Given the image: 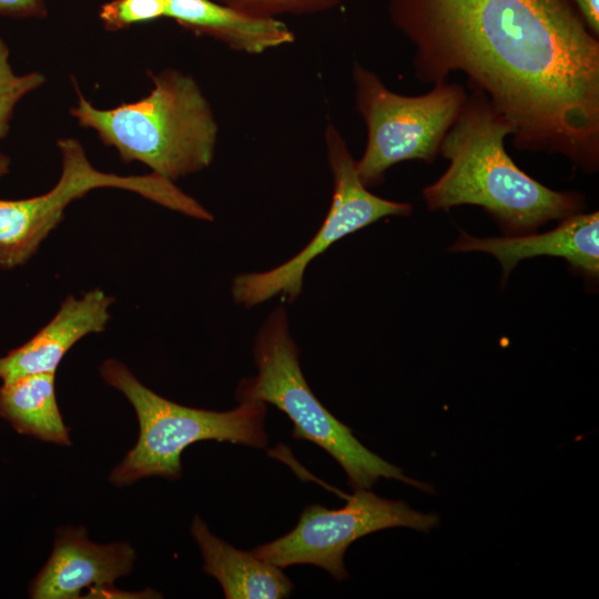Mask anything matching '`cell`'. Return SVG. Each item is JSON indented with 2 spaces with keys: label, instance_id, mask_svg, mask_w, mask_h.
Masks as SVG:
<instances>
[{
  "label": "cell",
  "instance_id": "11",
  "mask_svg": "<svg viewBox=\"0 0 599 599\" xmlns=\"http://www.w3.org/2000/svg\"><path fill=\"white\" fill-rule=\"evenodd\" d=\"M453 252H485L502 268V281L519 261L539 255L564 257L578 273L597 281L599 276V213L578 212L551 231L504 237H476L460 231L449 247Z\"/></svg>",
  "mask_w": 599,
  "mask_h": 599
},
{
  "label": "cell",
  "instance_id": "7",
  "mask_svg": "<svg viewBox=\"0 0 599 599\" xmlns=\"http://www.w3.org/2000/svg\"><path fill=\"white\" fill-rule=\"evenodd\" d=\"M327 163L333 177V195L327 215L305 247L288 261L265 272L242 273L234 277L232 297L251 308L272 297L286 303L297 300L308 264L333 243L387 216H406L412 205L377 196L359 179L356 160L335 124L324 134Z\"/></svg>",
  "mask_w": 599,
  "mask_h": 599
},
{
  "label": "cell",
  "instance_id": "6",
  "mask_svg": "<svg viewBox=\"0 0 599 599\" xmlns=\"http://www.w3.org/2000/svg\"><path fill=\"white\" fill-rule=\"evenodd\" d=\"M352 78L356 110L367 129L365 150L356 161L366 187L380 184L386 171L399 162L433 163L468 98L461 84L447 80L433 84L425 94L403 95L358 62L353 64Z\"/></svg>",
  "mask_w": 599,
  "mask_h": 599
},
{
  "label": "cell",
  "instance_id": "2",
  "mask_svg": "<svg viewBox=\"0 0 599 599\" xmlns=\"http://www.w3.org/2000/svg\"><path fill=\"white\" fill-rule=\"evenodd\" d=\"M514 134L511 122L488 97L471 90L440 145L439 154L449 165L423 190L427 207L480 206L509 236L582 212L579 193L549 189L516 165L505 149L506 138Z\"/></svg>",
  "mask_w": 599,
  "mask_h": 599
},
{
  "label": "cell",
  "instance_id": "4",
  "mask_svg": "<svg viewBox=\"0 0 599 599\" xmlns=\"http://www.w3.org/2000/svg\"><path fill=\"white\" fill-rule=\"evenodd\" d=\"M253 355L257 374L238 383V403L263 402L285 413L293 424V438L306 439L328 453L344 469L354 490L369 489L378 479L387 478L432 491L427 484L407 477L366 448L314 395L303 375L284 307H276L264 321Z\"/></svg>",
  "mask_w": 599,
  "mask_h": 599
},
{
  "label": "cell",
  "instance_id": "18",
  "mask_svg": "<svg viewBox=\"0 0 599 599\" xmlns=\"http://www.w3.org/2000/svg\"><path fill=\"white\" fill-rule=\"evenodd\" d=\"M242 11L270 18L328 11L343 0H216Z\"/></svg>",
  "mask_w": 599,
  "mask_h": 599
},
{
  "label": "cell",
  "instance_id": "17",
  "mask_svg": "<svg viewBox=\"0 0 599 599\" xmlns=\"http://www.w3.org/2000/svg\"><path fill=\"white\" fill-rule=\"evenodd\" d=\"M167 0H111L101 6L99 18L108 31H119L166 17Z\"/></svg>",
  "mask_w": 599,
  "mask_h": 599
},
{
  "label": "cell",
  "instance_id": "12",
  "mask_svg": "<svg viewBox=\"0 0 599 599\" xmlns=\"http://www.w3.org/2000/svg\"><path fill=\"white\" fill-rule=\"evenodd\" d=\"M112 302L113 298L99 288L80 298L69 295L45 326L0 358L2 383L32 374H55L63 356L78 341L104 329Z\"/></svg>",
  "mask_w": 599,
  "mask_h": 599
},
{
  "label": "cell",
  "instance_id": "9",
  "mask_svg": "<svg viewBox=\"0 0 599 599\" xmlns=\"http://www.w3.org/2000/svg\"><path fill=\"white\" fill-rule=\"evenodd\" d=\"M62 171L55 185L44 194L23 200H0V267L24 264L42 241L63 219L65 209L92 190L115 187L141 196L149 193L151 180L145 175H118L95 169L74 138L57 142Z\"/></svg>",
  "mask_w": 599,
  "mask_h": 599
},
{
  "label": "cell",
  "instance_id": "10",
  "mask_svg": "<svg viewBox=\"0 0 599 599\" xmlns=\"http://www.w3.org/2000/svg\"><path fill=\"white\" fill-rule=\"evenodd\" d=\"M136 555L128 542L99 545L89 540L84 527H63L57 532L52 554L31 582L34 599L81 598L114 595V581L130 573Z\"/></svg>",
  "mask_w": 599,
  "mask_h": 599
},
{
  "label": "cell",
  "instance_id": "15",
  "mask_svg": "<svg viewBox=\"0 0 599 599\" xmlns=\"http://www.w3.org/2000/svg\"><path fill=\"white\" fill-rule=\"evenodd\" d=\"M53 373L27 375L0 387V417L22 435L62 446L71 445L60 413Z\"/></svg>",
  "mask_w": 599,
  "mask_h": 599
},
{
  "label": "cell",
  "instance_id": "13",
  "mask_svg": "<svg viewBox=\"0 0 599 599\" xmlns=\"http://www.w3.org/2000/svg\"><path fill=\"white\" fill-rule=\"evenodd\" d=\"M166 18L246 54H262L295 41L294 32L278 18L252 14L216 0H167Z\"/></svg>",
  "mask_w": 599,
  "mask_h": 599
},
{
  "label": "cell",
  "instance_id": "20",
  "mask_svg": "<svg viewBox=\"0 0 599 599\" xmlns=\"http://www.w3.org/2000/svg\"><path fill=\"white\" fill-rule=\"evenodd\" d=\"M576 8L593 34H599V0H573Z\"/></svg>",
  "mask_w": 599,
  "mask_h": 599
},
{
  "label": "cell",
  "instance_id": "19",
  "mask_svg": "<svg viewBox=\"0 0 599 599\" xmlns=\"http://www.w3.org/2000/svg\"><path fill=\"white\" fill-rule=\"evenodd\" d=\"M45 0H0V16L10 18H43Z\"/></svg>",
  "mask_w": 599,
  "mask_h": 599
},
{
  "label": "cell",
  "instance_id": "14",
  "mask_svg": "<svg viewBox=\"0 0 599 599\" xmlns=\"http://www.w3.org/2000/svg\"><path fill=\"white\" fill-rule=\"evenodd\" d=\"M191 531L204 570L219 580L226 599H280L292 593L293 582L282 568L219 539L197 515Z\"/></svg>",
  "mask_w": 599,
  "mask_h": 599
},
{
  "label": "cell",
  "instance_id": "16",
  "mask_svg": "<svg viewBox=\"0 0 599 599\" xmlns=\"http://www.w3.org/2000/svg\"><path fill=\"white\" fill-rule=\"evenodd\" d=\"M44 82L45 77L41 72L16 73L10 63L9 47L0 38V140L9 130L18 103ZM9 164V158L0 151V179L8 173Z\"/></svg>",
  "mask_w": 599,
  "mask_h": 599
},
{
  "label": "cell",
  "instance_id": "1",
  "mask_svg": "<svg viewBox=\"0 0 599 599\" xmlns=\"http://www.w3.org/2000/svg\"><path fill=\"white\" fill-rule=\"evenodd\" d=\"M426 83L461 72L515 128L512 145L599 167V41L571 0H390Z\"/></svg>",
  "mask_w": 599,
  "mask_h": 599
},
{
  "label": "cell",
  "instance_id": "5",
  "mask_svg": "<svg viewBox=\"0 0 599 599\" xmlns=\"http://www.w3.org/2000/svg\"><path fill=\"white\" fill-rule=\"evenodd\" d=\"M100 373L106 384L128 398L140 425L136 444L110 475V481L118 487L151 476L179 479L181 455L196 441H229L256 448L268 443L264 430L266 403L242 402L227 412L193 408L158 395L115 359L104 361Z\"/></svg>",
  "mask_w": 599,
  "mask_h": 599
},
{
  "label": "cell",
  "instance_id": "8",
  "mask_svg": "<svg viewBox=\"0 0 599 599\" xmlns=\"http://www.w3.org/2000/svg\"><path fill=\"white\" fill-rule=\"evenodd\" d=\"M343 496L346 505L339 509L306 506L290 532L251 552L282 569L314 565L336 580H344L348 577L345 552L361 537L394 527L427 532L439 520L437 515L416 511L402 500L379 497L369 489H357Z\"/></svg>",
  "mask_w": 599,
  "mask_h": 599
},
{
  "label": "cell",
  "instance_id": "3",
  "mask_svg": "<svg viewBox=\"0 0 599 599\" xmlns=\"http://www.w3.org/2000/svg\"><path fill=\"white\" fill-rule=\"evenodd\" d=\"M148 95L111 109L94 106L79 90L71 115L94 131L124 162L138 161L172 182L210 166L219 124L197 81L175 69L149 72Z\"/></svg>",
  "mask_w": 599,
  "mask_h": 599
}]
</instances>
